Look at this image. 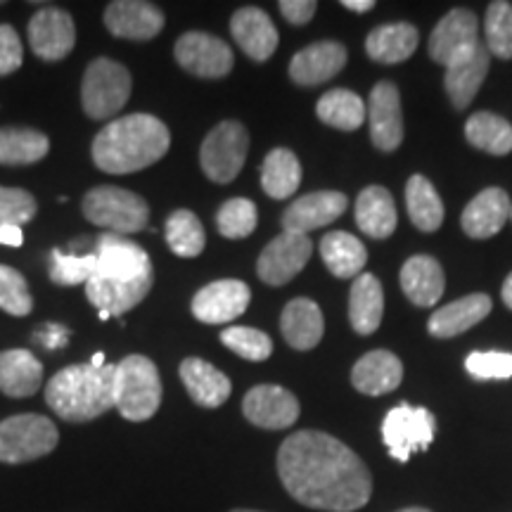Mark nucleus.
<instances>
[{"instance_id":"obj_1","label":"nucleus","mask_w":512,"mask_h":512,"mask_svg":"<svg viewBox=\"0 0 512 512\" xmlns=\"http://www.w3.org/2000/svg\"><path fill=\"white\" fill-rule=\"evenodd\" d=\"M278 475L294 501L313 510L354 512L373 496V475L342 441L325 432H294L278 451Z\"/></svg>"},{"instance_id":"obj_2","label":"nucleus","mask_w":512,"mask_h":512,"mask_svg":"<svg viewBox=\"0 0 512 512\" xmlns=\"http://www.w3.org/2000/svg\"><path fill=\"white\" fill-rule=\"evenodd\" d=\"M98 268L86 283V297L100 311L121 316L131 311L152 290V261L143 247L119 235L98 240Z\"/></svg>"},{"instance_id":"obj_3","label":"nucleus","mask_w":512,"mask_h":512,"mask_svg":"<svg viewBox=\"0 0 512 512\" xmlns=\"http://www.w3.org/2000/svg\"><path fill=\"white\" fill-rule=\"evenodd\" d=\"M171 147V133L152 114H128L107 124L93 140V162L105 174H133L157 164Z\"/></svg>"},{"instance_id":"obj_4","label":"nucleus","mask_w":512,"mask_h":512,"mask_svg":"<svg viewBox=\"0 0 512 512\" xmlns=\"http://www.w3.org/2000/svg\"><path fill=\"white\" fill-rule=\"evenodd\" d=\"M114 370L117 366L95 368L69 366L57 373L46 387V401L67 422H88L114 408Z\"/></svg>"},{"instance_id":"obj_5","label":"nucleus","mask_w":512,"mask_h":512,"mask_svg":"<svg viewBox=\"0 0 512 512\" xmlns=\"http://www.w3.org/2000/svg\"><path fill=\"white\" fill-rule=\"evenodd\" d=\"M162 406V377L150 358L126 356L114 370V408L131 422L155 418Z\"/></svg>"},{"instance_id":"obj_6","label":"nucleus","mask_w":512,"mask_h":512,"mask_svg":"<svg viewBox=\"0 0 512 512\" xmlns=\"http://www.w3.org/2000/svg\"><path fill=\"white\" fill-rule=\"evenodd\" d=\"M83 216L95 226L107 228L112 235L140 233L150 223V207L136 192L100 185L83 197Z\"/></svg>"},{"instance_id":"obj_7","label":"nucleus","mask_w":512,"mask_h":512,"mask_svg":"<svg viewBox=\"0 0 512 512\" xmlns=\"http://www.w3.org/2000/svg\"><path fill=\"white\" fill-rule=\"evenodd\" d=\"M131 74L124 64L100 57L88 64L81 83V102L83 110L95 121L112 119L114 114L124 110L131 98Z\"/></svg>"},{"instance_id":"obj_8","label":"nucleus","mask_w":512,"mask_h":512,"mask_svg":"<svg viewBox=\"0 0 512 512\" xmlns=\"http://www.w3.org/2000/svg\"><path fill=\"white\" fill-rule=\"evenodd\" d=\"M57 441H60V432L46 415H12L0 422V463H31L53 453Z\"/></svg>"},{"instance_id":"obj_9","label":"nucleus","mask_w":512,"mask_h":512,"mask_svg":"<svg viewBox=\"0 0 512 512\" xmlns=\"http://www.w3.org/2000/svg\"><path fill=\"white\" fill-rule=\"evenodd\" d=\"M437 432V418L422 406L399 403L384 415L382 439L389 456L399 463H408L413 453L427 451Z\"/></svg>"},{"instance_id":"obj_10","label":"nucleus","mask_w":512,"mask_h":512,"mask_svg":"<svg viewBox=\"0 0 512 512\" xmlns=\"http://www.w3.org/2000/svg\"><path fill=\"white\" fill-rule=\"evenodd\" d=\"M249 152V133L240 121H221L219 126L211 128L209 136L204 138L200 150L202 171L209 181L230 183L245 166Z\"/></svg>"},{"instance_id":"obj_11","label":"nucleus","mask_w":512,"mask_h":512,"mask_svg":"<svg viewBox=\"0 0 512 512\" xmlns=\"http://www.w3.org/2000/svg\"><path fill=\"white\" fill-rule=\"evenodd\" d=\"M176 62L185 72L200 76V79H221L233 69L235 57L221 38L204 34V31H188L176 41Z\"/></svg>"},{"instance_id":"obj_12","label":"nucleus","mask_w":512,"mask_h":512,"mask_svg":"<svg viewBox=\"0 0 512 512\" xmlns=\"http://www.w3.org/2000/svg\"><path fill=\"white\" fill-rule=\"evenodd\" d=\"M313 252L311 240L306 235L280 233L271 240L256 261V273L266 285L283 287L294 280V275L302 273V268L309 264Z\"/></svg>"},{"instance_id":"obj_13","label":"nucleus","mask_w":512,"mask_h":512,"mask_svg":"<svg viewBox=\"0 0 512 512\" xmlns=\"http://www.w3.org/2000/svg\"><path fill=\"white\" fill-rule=\"evenodd\" d=\"M242 413L261 430H285L299 418V401L290 389L278 384H259L247 392Z\"/></svg>"},{"instance_id":"obj_14","label":"nucleus","mask_w":512,"mask_h":512,"mask_svg":"<svg viewBox=\"0 0 512 512\" xmlns=\"http://www.w3.org/2000/svg\"><path fill=\"white\" fill-rule=\"evenodd\" d=\"M29 43L36 57L46 62L64 60L74 50L76 27L67 10L43 8L29 22Z\"/></svg>"},{"instance_id":"obj_15","label":"nucleus","mask_w":512,"mask_h":512,"mask_svg":"<svg viewBox=\"0 0 512 512\" xmlns=\"http://www.w3.org/2000/svg\"><path fill=\"white\" fill-rule=\"evenodd\" d=\"M475 46H479V24L475 12L467 8H456L441 17L430 36L432 60L444 67L470 53Z\"/></svg>"},{"instance_id":"obj_16","label":"nucleus","mask_w":512,"mask_h":512,"mask_svg":"<svg viewBox=\"0 0 512 512\" xmlns=\"http://www.w3.org/2000/svg\"><path fill=\"white\" fill-rule=\"evenodd\" d=\"M249 299L252 292L242 280H216L195 294L192 316L207 325L230 323L247 311Z\"/></svg>"},{"instance_id":"obj_17","label":"nucleus","mask_w":512,"mask_h":512,"mask_svg":"<svg viewBox=\"0 0 512 512\" xmlns=\"http://www.w3.org/2000/svg\"><path fill=\"white\" fill-rule=\"evenodd\" d=\"M368 121L373 145L382 152H394L403 143L401 93L392 81L375 83L368 100Z\"/></svg>"},{"instance_id":"obj_18","label":"nucleus","mask_w":512,"mask_h":512,"mask_svg":"<svg viewBox=\"0 0 512 512\" xmlns=\"http://www.w3.org/2000/svg\"><path fill=\"white\" fill-rule=\"evenodd\" d=\"M347 195L335 190L309 192L294 200L283 214V230L294 235H309L311 230L330 226L347 209Z\"/></svg>"},{"instance_id":"obj_19","label":"nucleus","mask_w":512,"mask_h":512,"mask_svg":"<svg viewBox=\"0 0 512 512\" xmlns=\"http://www.w3.org/2000/svg\"><path fill=\"white\" fill-rule=\"evenodd\" d=\"M164 22V12L143 0H117L105 10L107 31L128 41H150L164 29Z\"/></svg>"},{"instance_id":"obj_20","label":"nucleus","mask_w":512,"mask_h":512,"mask_svg":"<svg viewBox=\"0 0 512 512\" xmlns=\"http://www.w3.org/2000/svg\"><path fill=\"white\" fill-rule=\"evenodd\" d=\"M347 64V48L337 41L311 43L309 48L299 50L290 62V79L297 86H320V83L335 79Z\"/></svg>"},{"instance_id":"obj_21","label":"nucleus","mask_w":512,"mask_h":512,"mask_svg":"<svg viewBox=\"0 0 512 512\" xmlns=\"http://www.w3.org/2000/svg\"><path fill=\"white\" fill-rule=\"evenodd\" d=\"M489 62V50L479 43V46L472 48L470 53L448 64L444 74V88L448 98L456 105V110H465V107L475 100L486 74H489Z\"/></svg>"},{"instance_id":"obj_22","label":"nucleus","mask_w":512,"mask_h":512,"mask_svg":"<svg viewBox=\"0 0 512 512\" xmlns=\"http://www.w3.org/2000/svg\"><path fill=\"white\" fill-rule=\"evenodd\" d=\"M510 209L512 204L508 192L501 188H486L467 204L463 216H460V226L475 240L494 238L508 223Z\"/></svg>"},{"instance_id":"obj_23","label":"nucleus","mask_w":512,"mask_h":512,"mask_svg":"<svg viewBox=\"0 0 512 512\" xmlns=\"http://www.w3.org/2000/svg\"><path fill=\"white\" fill-rule=\"evenodd\" d=\"M230 34L242 53L254 62H266L278 48V29L259 8H240L230 19Z\"/></svg>"},{"instance_id":"obj_24","label":"nucleus","mask_w":512,"mask_h":512,"mask_svg":"<svg viewBox=\"0 0 512 512\" xmlns=\"http://www.w3.org/2000/svg\"><path fill=\"white\" fill-rule=\"evenodd\" d=\"M403 380V363L399 356L387 349L368 351L356 361L354 370H351V384L361 394L368 396H382L394 392Z\"/></svg>"},{"instance_id":"obj_25","label":"nucleus","mask_w":512,"mask_h":512,"mask_svg":"<svg viewBox=\"0 0 512 512\" xmlns=\"http://www.w3.org/2000/svg\"><path fill=\"white\" fill-rule=\"evenodd\" d=\"M489 313H491L489 294H482V292L467 294V297L458 299V302H451L434 311L430 323H427V328H430L432 337L448 339V337L463 335V332L475 328V325L482 323Z\"/></svg>"},{"instance_id":"obj_26","label":"nucleus","mask_w":512,"mask_h":512,"mask_svg":"<svg viewBox=\"0 0 512 512\" xmlns=\"http://www.w3.org/2000/svg\"><path fill=\"white\" fill-rule=\"evenodd\" d=\"M401 287L403 294L415 306H434L441 299L446 287V278H444V268L437 259L427 254H418L411 256L401 268Z\"/></svg>"},{"instance_id":"obj_27","label":"nucleus","mask_w":512,"mask_h":512,"mask_svg":"<svg viewBox=\"0 0 512 512\" xmlns=\"http://www.w3.org/2000/svg\"><path fill=\"white\" fill-rule=\"evenodd\" d=\"M181 380L190 399L202 408L223 406L233 392L228 375H223L219 368H214L204 358H185L181 363Z\"/></svg>"},{"instance_id":"obj_28","label":"nucleus","mask_w":512,"mask_h":512,"mask_svg":"<svg viewBox=\"0 0 512 512\" xmlns=\"http://www.w3.org/2000/svg\"><path fill=\"white\" fill-rule=\"evenodd\" d=\"M280 330H283L285 342L292 349L311 351L323 339V311H320V306L313 299H292L285 306L283 318H280Z\"/></svg>"},{"instance_id":"obj_29","label":"nucleus","mask_w":512,"mask_h":512,"mask_svg":"<svg viewBox=\"0 0 512 512\" xmlns=\"http://www.w3.org/2000/svg\"><path fill=\"white\" fill-rule=\"evenodd\" d=\"M43 366L27 349H8L0 354V392L12 399H27L41 389Z\"/></svg>"},{"instance_id":"obj_30","label":"nucleus","mask_w":512,"mask_h":512,"mask_svg":"<svg viewBox=\"0 0 512 512\" xmlns=\"http://www.w3.org/2000/svg\"><path fill=\"white\" fill-rule=\"evenodd\" d=\"M384 316V292L373 273H361L349 292V323L358 335H373Z\"/></svg>"},{"instance_id":"obj_31","label":"nucleus","mask_w":512,"mask_h":512,"mask_svg":"<svg viewBox=\"0 0 512 512\" xmlns=\"http://www.w3.org/2000/svg\"><path fill=\"white\" fill-rule=\"evenodd\" d=\"M356 226L368 238L387 240L396 230V204L382 185H370L356 200Z\"/></svg>"},{"instance_id":"obj_32","label":"nucleus","mask_w":512,"mask_h":512,"mask_svg":"<svg viewBox=\"0 0 512 512\" xmlns=\"http://www.w3.org/2000/svg\"><path fill=\"white\" fill-rule=\"evenodd\" d=\"M418 29L408 22L382 24L366 38V53L380 64H399L408 60L418 48Z\"/></svg>"},{"instance_id":"obj_33","label":"nucleus","mask_w":512,"mask_h":512,"mask_svg":"<svg viewBox=\"0 0 512 512\" xmlns=\"http://www.w3.org/2000/svg\"><path fill=\"white\" fill-rule=\"evenodd\" d=\"M320 256H323L328 271L335 278H358L368 261V249L356 235L335 230L320 240Z\"/></svg>"},{"instance_id":"obj_34","label":"nucleus","mask_w":512,"mask_h":512,"mask_svg":"<svg viewBox=\"0 0 512 512\" xmlns=\"http://www.w3.org/2000/svg\"><path fill=\"white\" fill-rule=\"evenodd\" d=\"M302 183V164L287 147H275L268 152L261 166V188L273 200H287L299 190Z\"/></svg>"},{"instance_id":"obj_35","label":"nucleus","mask_w":512,"mask_h":512,"mask_svg":"<svg viewBox=\"0 0 512 512\" xmlns=\"http://www.w3.org/2000/svg\"><path fill=\"white\" fill-rule=\"evenodd\" d=\"M406 209L408 219L422 233H434L444 223V202L425 176L415 174L406 183Z\"/></svg>"},{"instance_id":"obj_36","label":"nucleus","mask_w":512,"mask_h":512,"mask_svg":"<svg viewBox=\"0 0 512 512\" xmlns=\"http://www.w3.org/2000/svg\"><path fill=\"white\" fill-rule=\"evenodd\" d=\"M467 143L489 155L503 157L512 152V124L494 112H477L465 124Z\"/></svg>"},{"instance_id":"obj_37","label":"nucleus","mask_w":512,"mask_h":512,"mask_svg":"<svg viewBox=\"0 0 512 512\" xmlns=\"http://www.w3.org/2000/svg\"><path fill=\"white\" fill-rule=\"evenodd\" d=\"M316 114L323 124L339 128V131H356L366 121L368 110L366 102L358 98L354 91L335 88V91H328L318 100Z\"/></svg>"},{"instance_id":"obj_38","label":"nucleus","mask_w":512,"mask_h":512,"mask_svg":"<svg viewBox=\"0 0 512 512\" xmlns=\"http://www.w3.org/2000/svg\"><path fill=\"white\" fill-rule=\"evenodd\" d=\"M50 140L34 128H0V164H36L48 155Z\"/></svg>"},{"instance_id":"obj_39","label":"nucleus","mask_w":512,"mask_h":512,"mask_svg":"<svg viewBox=\"0 0 512 512\" xmlns=\"http://www.w3.org/2000/svg\"><path fill=\"white\" fill-rule=\"evenodd\" d=\"M166 242H169L171 252L181 259H195L202 254L207 238H204L200 219L188 209H178L166 221Z\"/></svg>"},{"instance_id":"obj_40","label":"nucleus","mask_w":512,"mask_h":512,"mask_svg":"<svg viewBox=\"0 0 512 512\" xmlns=\"http://www.w3.org/2000/svg\"><path fill=\"white\" fill-rule=\"evenodd\" d=\"M256 223H259V211H256V204L245 197H233L216 214V228L228 240H242L252 235Z\"/></svg>"},{"instance_id":"obj_41","label":"nucleus","mask_w":512,"mask_h":512,"mask_svg":"<svg viewBox=\"0 0 512 512\" xmlns=\"http://www.w3.org/2000/svg\"><path fill=\"white\" fill-rule=\"evenodd\" d=\"M486 34V50L489 55L501 57V60H512V5L505 0H496L486 10L484 22Z\"/></svg>"},{"instance_id":"obj_42","label":"nucleus","mask_w":512,"mask_h":512,"mask_svg":"<svg viewBox=\"0 0 512 512\" xmlns=\"http://www.w3.org/2000/svg\"><path fill=\"white\" fill-rule=\"evenodd\" d=\"M95 268H98L95 254H64L55 249L50 256V280L62 287L86 285L93 278Z\"/></svg>"},{"instance_id":"obj_43","label":"nucleus","mask_w":512,"mask_h":512,"mask_svg":"<svg viewBox=\"0 0 512 512\" xmlns=\"http://www.w3.org/2000/svg\"><path fill=\"white\" fill-rule=\"evenodd\" d=\"M221 342L226 344L230 351H235L238 356L254 363L266 361V358H271L273 354L271 337L256 328H240V325H235V328L221 332Z\"/></svg>"},{"instance_id":"obj_44","label":"nucleus","mask_w":512,"mask_h":512,"mask_svg":"<svg viewBox=\"0 0 512 512\" xmlns=\"http://www.w3.org/2000/svg\"><path fill=\"white\" fill-rule=\"evenodd\" d=\"M0 309L17 318L29 316L34 309L27 280L10 266H0Z\"/></svg>"},{"instance_id":"obj_45","label":"nucleus","mask_w":512,"mask_h":512,"mask_svg":"<svg viewBox=\"0 0 512 512\" xmlns=\"http://www.w3.org/2000/svg\"><path fill=\"white\" fill-rule=\"evenodd\" d=\"M38 204L34 195L22 188H3L0 185V226H19L36 216Z\"/></svg>"},{"instance_id":"obj_46","label":"nucleus","mask_w":512,"mask_h":512,"mask_svg":"<svg viewBox=\"0 0 512 512\" xmlns=\"http://www.w3.org/2000/svg\"><path fill=\"white\" fill-rule=\"evenodd\" d=\"M465 370L475 380H510L512 354H505V351H472L465 358Z\"/></svg>"},{"instance_id":"obj_47","label":"nucleus","mask_w":512,"mask_h":512,"mask_svg":"<svg viewBox=\"0 0 512 512\" xmlns=\"http://www.w3.org/2000/svg\"><path fill=\"white\" fill-rule=\"evenodd\" d=\"M24 48L19 34L10 24H0V76H8L22 67Z\"/></svg>"},{"instance_id":"obj_48","label":"nucleus","mask_w":512,"mask_h":512,"mask_svg":"<svg viewBox=\"0 0 512 512\" xmlns=\"http://www.w3.org/2000/svg\"><path fill=\"white\" fill-rule=\"evenodd\" d=\"M318 3L313 0H283L280 3V12L287 22L294 24V27H302V24H309L313 15H316Z\"/></svg>"},{"instance_id":"obj_49","label":"nucleus","mask_w":512,"mask_h":512,"mask_svg":"<svg viewBox=\"0 0 512 512\" xmlns=\"http://www.w3.org/2000/svg\"><path fill=\"white\" fill-rule=\"evenodd\" d=\"M34 339H36L38 344H41L43 349H50V351L62 349L64 344L69 342V330L62 328V325L48 323V325H43V328L36 332Z\"/></svg>"},{"instance_id":"obj_50","label":"nucleus","mask_w":512,"mask_h":512,"mask_svg":"<svg viewBox=\"0 0 512 512\" xmlns=\"http://www.w3.org/2000/svg\"><path fill=\"white\" fill-rule=\"evenodd\" d=\"M24 235L19 226H0V245L8 247H22Z\"/></svg>"},{"instance_id":"obj_51","label":"nucleus","mask_w":512,"mask_h":512,"mask_svg":"<svg viewBox=\"0 0 512 512\" xmlns=\"http://www.w3.org/2000/svg\"><path fill=\"white\" fill-rule=\"evenodd\" d=\"M342 5L351 12H368L375 8V0H344Z\"/></svg>"},{"instance_id":"obj_52","label":"nucleus","mask_w":512,"mask_h":512,"mask_svg":"<svg viewBox=\"0 0 512 512\" xmlns=\"http://www.w3.org/2000/svg\"><path fill=\"white\" fill-rule=\"evenodd\" d=\"M503 302H505V306H508V309H512V273L508 275V278H505V283H503Z\"/></svg>"},{"instance_id":"obj_53","label":"nucleus","mask_w":512,"mask_h":512,"mask_svg":"<svg viewBox=\"0 0 512 512\" xmlns=\"http://www.w3.org/2000/svg\"><path fill=\"white\" fill-rule=\"evenodd\" d=\"M91 366H95V368L105 366V354H95V356L91 358Z\"/></svg>"},{"instance_id":"obj_54","label":"nucleus","mask_w":512,"mask_h":512,"mask_svg":"<svg viewBox=\"0 0 512 512\" xmlns=\"http://www.w3.org/2000/svg\"><path fill=\"white\" fill-rule=\"evenodd\" d=\"M399 512H432V510H427V508H406V510H399Z\"/></svg>"},{"instance_id":"obj_55","label":"nucleus","mask_w":512,"mask_h":512,"mask_svg":"<svg viewBox=\"0 0 512 512\" xmlns=\"http://www.w3.org/2000/svg\"><path fill=\"white\" fill-rule=\"evenodd\" d=\"M100 320H110V313H107V311H100Z\"/></svg>"},{"instance_id":"obj_56","label":"nucleus","mask_w":512,"mask_h":512,"mask_svg":"<svg viewBox=\"0 0 512 512\" xmlns=\"http://www.w3.org/2000/svg\"><path fill=\"white\" fill-rule=\"evenodd\" d=\"M230 512H259V510H242L240 508V510H230Z\"/></svg>"},{"instance_id":"obj_57","label":"nucleus","mask_w":512,"mask_h":512,"mask_svg":"<svg viewBox=\"0 0 512 512\" xmlns=\"http://www.w3.org/2000/svg\"><path fill=\"white\" fill-rule=\"evenodd\" d=\"M510 219H512V209H510Z\"/></svg>"}]
</instances>
